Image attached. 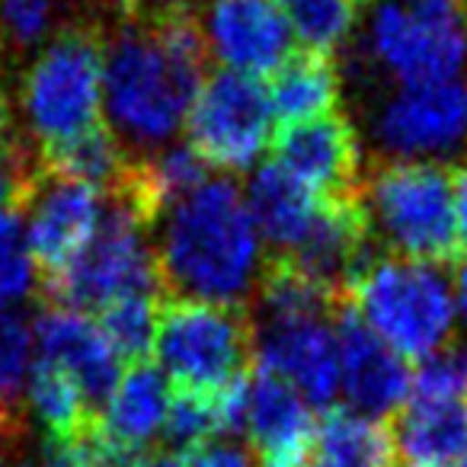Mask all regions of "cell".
<instances>
[{"label":"cell","instance_id":"cell-5","mask_svg":"<svg viewBox=\"0 0 467 467\" xmlns=\"http://www.w3.org/2000/svg\"><path fill=\"white\" fill-rule=\"evenodd\" d=\"M346 298L349 311L400 358H426L448 346L458 324V298L441 269L429 263L371 260Z\"/></svg>","mask_w":467,"mask_h":467},{"label":"cell","instance_id":"cell-21","mask_svg":"<svg viewBox=\"0 0 467 467\" xmlns=\"http://www.w3.org/2000/svg\"><path fill=\"white\" fill-rule=\"evenodd\" d=\"M269 109L279 125H301L324 119L339 99V74L330 55H288L266 84Z\"/></svg>","mask_w":467,"mask_h":467},{"label":"cell","instance_id":"cell-17","mask_svg":"<svg viewBox=\"0 0 467 467\" xmlns=\"http://www.w3.org/2000/svg\"><path fill=\"white\" fill-rule=\"evenodd\" d=\"M314 416L311 407L285 381L256 371L247 378V407L244 429L260 451V467H279L288 461L314 454Z\"/></svg>","mask_w":467,"mask_h":467},{"label":"cell","instance_id":"cell-4","mask_svg":"<svg viewBox=\"0 0 467 467\" xmlns=\"http://www.w3.org/2000/svg\"><path fill=\"white\" fill-rule=\"evenodd\" d=\"M106 42L93 26L55 33L20 78V116L42 150L103 125Z\"/></svg>","mask_w":467,"mask_h":467},{"label":"cell","instance_id":"cell-20","mask_svg":"<svg viewBox=\"0 0 467 467\" xmlns=\"http://www.w3.org/2000/svg\"><path fill=\"white\" fill-rule=\"evenodd\" d=\"M388 429L403 467H454L467 458V397L407 400Z\"/></svg>","mask_w":467,"mask_h":467},{"label":"cell","instance_id":"cell-32","mask_svg":"<svg viewBox=\"0 0 467 467\" xmlns=\"http://www.w3.org/2000/svg\"><path fill=\"white\" fill-rule=\"evenodd\" d=\"M467 397V346L448 343L420 358L413 371L410 400H464Z\"/></svg>","mask_w":467,"mask_h":467},{"label":"cell","instance_id":"cell-8","mask_svg":"<svg viewBox=\"0 0 467 467\" xmlns=\"http://www.w3.org/2000/svg\"><path fill=\"white\" fill-rule=\"evenodd\" d=\"M368 52L400 87L458 80L467 67V14L454 0H388L368 23Z\"/></svg>","mask_w":467,"mask_h":467},{"label":"cell","instance_id":"cell-34","mask_svg":"<svg viewBox=\"0 0 467 467\" xmlns=\"http://www.w3.org/2000/svg\"><path fill=\"white\" fill-rule=\"evenodd\" d=\"M186 467H260V464H256L254 451H247V448L237 445V441L214 439V441H208V445L189 451Z\"/></svg>","mask_w":467,"mask_h":467},{"label":"cell","instance_id":"cell-9","mask_svg":"<svg viewBox=\"0 0 467 467\" xmlns=\"http://www.w3.org/2000/svg\"><path fill=\"white\" fill-rule=\"evenodd\" d=\"M186 144L208 170L247 173L273 144L275 119L266 84L244 74L214 71L202 80L186 116Z\"/></svg>","mask_w":467,"mask_h":467},{"label":"cell","instance_id":"cell-13","mask_svg":"<svg viewBox=\"0 0 467 467\" xmlns=\"http://www.w3.org/2000/svg\"><path fill=\"white\" fill-rule=\"evenodd\" d=\"M199 29L205 55L244 78H266L292 55V33L275 0H208Z\"/></svg>","mask_w":467,"mask_h":467},{"label":"cell","instance_id":"cell-7","mask_svg":"<svg viewBox=\"0 0 467 467\" xmlns=\"http://www.w3.org/2000/svg\"><path fill=\"white\" fill-rule=\"evenodd\" d=\"M154 358L176 390L227 388L254 358V327L241 307L173 298L161 307Z\"/></svg>","mask_w":467,"mask_h":467},{"label":"cell","instance_id":"cell-38","mask_svg":"<svg viewBox=\"0 0 467 467\" xmlns=\"http://www.w3.org/2000/svg\"><path fill=\"white\" fill-rule=\"evenodd\" d=\"M14 129V99H10L7 84L0 80V138H7Z\"/></svg>","mask_w":467,"mask_h":467},{"label":"cell","instance_id":"cell-27","mask_svg":"<svg viewBox=\"0 0 467 467\" xmlns=\"http://www.w3.org/2000/svg\"><path fill=\"white\" fill-rule=\"evenodd\" d=\"M260 324H285V320L327 317L337 298L324 285L305 275L288 260H273L260 275Z\"/></svg>","mask_w":467,"mask_h":467},{"label":"cell","instance_id":"cell-43","mask_svg":"<svg viewBox=\"0 0 467 467\" xmlns=\"http://www.w3.org/2000/svg\"><path fill=\"white\" fill-rule=\"evenodd\" d=\"M454 4H458V0H454Z\"/></svg>","mask_w":467,"mask_h":467},{"label":"cell","instance_id":"cell-16","mask_svg":"<svg viewBox=\"0 0 467 467\" xmlns=\"http://www.w3.org/2000/svg\"><path fill=\"white\" fill-rule=\"evenodd\" d=\"M333 330H337L339 346V394H346L349 410L371 416V420L400 413L410 400V384H413L407 358L384 346L349 307Z\"/></svg>","mask_w":467,"mask_h":467},{"label":"cell","instance_id":"cell-29","mask_svg":"<svg viewBox=\"0 0 467 467\" xmlns=\"http://www.w3.org/2000/svg\"><path fill=\"white\" fill-rule=\"evenodd\" d=\"M97 320L122 362H144L154 352L157 324H161V305L154 295L112 301L97 314Z\"/></svg>","mask_w":467,"mask_h":467},{"label":"cell","instance_id":"cell-3","mask_svg":"<svg viewBox=\"0 0 467 467\" xmlns=\"http://www.w3.org/2000/svg\"><path fill=\"white\" fill-rule=\"evenodd\" d=\"M358 202L371 234L400 260L439 266L461 256L454 176L435 161H390L371 170Z\"/></svg>","mask_w":467,"mask_h":467},{"label":"cell","instance_id":"cell-40","mask_svg":"<svg viewBox=\"0 0 467 467\" xmlns=\"http://www.w3.org/2000/svg\"><path fill=\"white\" fill-rule=\"evenodd\" d=\"M0 467H23V461L16 458L14 445H4V441H0Z\"/></svg>","mask_w":467,"mask_h":467},{"label":"cell","instance_id":"cell-12","mask_svg":"<svg viewBox=\"0 0 467 467\" xmlns=\"http://www.w3.org/2000/svg\"><path fill=\"white\" fill-rule=\"evenodd\" d=\"M256 371L285 381L307 407L330 410L339 397V346L327 317L260 324L254 330Z\"/></svg>","mask_w":467,"mask_h":467},{"label":"cell","instance_id":"cell-24","mask_svg":"<svg viewBox=\"0 0 467 467\" xmlns=\"http://www.w3.org/2000/svg\"><path fill=\"white\" fill-rule=\"evenodd\" d=\"M129 167H131L129 150L112 135L109 125H97V129L84 131V135L71 138V141L42 150L39 157L42 173L84 182V186H93L99 192L103 189L116 192L119 182L129 173Z\"/></svg>","mask_w":467,"mask_h":467},{"label":"cell","instance_id":"cell-15","mask_svg":"<svg viewBox=\"0 0 467 467\" xmlns=\"http://www.w3.org/2000/svg\"><path fill=\"white\" fill-rule=\"evenodd\" d=\"M33 337L36 358L65 371L84 390L93 410L103 407L112 384L122 375V358L109 346L99 320L87 311L52 305L33 320Z\"/></svg>","mask_w":467,"mask_h":467},{"label":"cell","instance_id":"cell-26","mask_svg":"<svg viewBox=\"0 0 467 467\" xmlns=\"http://www.w3.org/2000/svg\"><path fill=\"white\" fill-rule=\"evenodd\" d=\"M36 365L33 320L20 311L0 314V441L16 445L23 435V397Z\"/></svg>","mask_w":467,"mask_h":467},{"label":"cell","instance_id":"cell-30","mask_svg":"<svg viewBox=\"0 0 467 467\" xmlns=\"http://www.w3.org/2000/svg\"><path fill=\"white\" fill-rule=\"evenodd\" d=\"M39 279L20 212H0V314L16 311L36 292Z\"/></svg>","mask_w":467,"mask_h":467},{"label":"cell","instance_id":"cell-37","mask_svg":"<svg viewBox=\"0 0 467 467\" xmlns=\"http://www.w3.org/2000/svg\"><path fill=\"white\" fill-rule=\"evenodd\" d=\"M135 467H186V461L176 451H154V454L144 451L141 458L135 461Z\"/></svg>","mask_w":467,"mask_h":467},{"label":"cell","instance_id":"cell-11","mask_svg":"<svg viewBox=\"0 0 467 467\" xmlns=\"http://www.w3.org/2000/svg\"><path fill=\"white\" fill-rule=\"evenodd\" d=\"M23 231L39 273L55 275L90 244L106 218V195L93 186L61 176L36 173L23 199Z\"/></svg>","mask_w":467,"mask_h":467},{"label":"cell","instance_id":"cell-28","mask_svg":"<svg viewBox=\"0 0 467 467\" xmlns=\"http://www.w3.org/2000/svg\"><path fill=\"white\" fill-rule=\"evenodd\" d=\"M292 42L305 52L330 55L352 36L358 20L356 0H275Z\"/></svg>","mask_w":467,"mask_h":467},{"label":"cell","instance_id":"cell-19","mask_svg":"<svg viewBox=\"0 0 467 467\" xmlns=\"http://www.w3.org/2000/svg\"><path fill=\"white\" fill-rule=\"evenodd\" d=\"M170 397L173 390L157 365L131 362L129 368H122L109 397L99 407L97 426L119 445L144 451L150 441L163 435Z\"/></svg>","mask_w":467,"mask_h":467},{"label":"cell","instance_id":"cell-42","mask_svg":"<svg viewBox=\"0 0 467 467\" xmlns=\"http://www.w3.org/2000/svg\"><path fill=\"white\" fill-rule=\"evenodd\" d=\"M180 4H189V0H180Z\"/></svg>","mask_w":467,"mask_h":467},{"label":"cell","instance_id":"cell-25","mask_svg":"<svg viewBox=\"0 0 467 467\" xmlns=\"http://www.w3.org/2000/svg\"><path fill=\"white\" fill-rule=\"evenodd\" d=\"M23 410L42 429V439H74L97 422L84 390L65 371L52 368L39 358H36L33 375H29Z\"/></svg>","mask_w":467,"mask_h":467},{"label":"cell","instance_id":"cell-23","mask_svg":"<svg viewBox=\"0 0 467 467\" xmlns=\"http://www.w3.org/2000/svg\"><path fill=\"white\" fill-rule=\"evenodd\" d=\"M394 439L381 420L349 407L324 410L314 426V464L317 467H390Z\"/></svg>","mask_w":467,"mask_h":467},{"label":"cell","instance_id":"cell-6","mask_svg":"<svg viewBox=\"0 0 467 467\" xmlns=\"http://www.w3.org/2000/svg\"><path fill=\"white\" fill-rule=\"evenodd\" d=\"M154 224L122 195H112L103 224L84 250L46 279V288L55 305L74 311L99 314L112 301L131 295H154L161 288L157 269Z\"/></svg>","mask_w":467,"mask_h":467},{"label":"cell","instance_id":"cell-10","mask_svg":"<svg viewBox=\"0 0 467 467\" xmlns=\"http://www.w3.org/2000/svg\"><path fill=\"white\" fill-rule=\"evenodd\" d=\"M371 131L397 161H429L467 141V80L400 87L378 106Z\"/></svg>","mask_w":467,"mask_h":467},{"label":"cell","instance_id":"cell-35","mask_svg":"<svg viewBox=\"0 0 467 467\" xmlns=\"http://www.w3.org/2000/svg\"><path fill=\"white\" fill-rule=\"evenodd\" d=\"M454 218H458V241L467 250V161L454 170Z\"/></svg>","mask_w":467,"mask_h":467},{"label":"cell","instance_id":"cell-18","mask_svg":"<svg viewBox=\"0 0 467 467\" xmlns=\"http://www.w3.org/2000/svg\"><path fill=\"white\" fill-rule=\"evenodd\" d=\"M244 199H247L250 218L260 231L263 247H273L279 260H288L307 241V234L324 208V202L307 192L298 180H292L279 163L256 167L247 180Z\"/></svg>","mask_w":467,"mask_h":467},{"label":"cell","instance_id":"cell-41","mask_svg":"<svg viewBox=\"0 0 467 467\" xmlns=\"http://www.w3.org/2000/svg\"><path fill=\"white\" fill-rule=\"evenodd\" d=\"M454 467H467V458H464V461H461V464H454Z\"/></svg>","mask_w":467,"mask_h":467},{"label":"cell","instance_id":"cell-31","mask_svg":"<svg viewBox=\"0 0 467 467\" xmlns=\"http://www.w3.org/2000/svg\"><path fill=\"white\" fill-rule=\"evenodd\" d=\"M58 26V0H0V58L36 55Z\"/></svg>","mask_w":467,"mask_h":467},{"label":"cell","instance_id":"cell-1","mask_svg":"<svg viewBox=\"0 0 467 467\" xmlns=\"http://www.w3.org/2000/svg\"><path fill=\"white\" fill-rule=\"evenodd\" d=\"M205 42L186 4L170 0L131 20L103 55V116L138 157L173 144L205 80Z\"/></svg>","mask_w":467,"mask_h":467},{"label":"cell","instance_id":"cell-36","mask_svg":"<svg viewBox=\"0 0 467 467\" xmlns=\"http://www.w3.org/2000/svg\"><path fill=\"white\" fill-rule=\"evenodd\" d=\"M109 4L122 16H129V20H144V16L154 14L157 7H163V4H170V0H109Z\"/></svg>","mask_w":467,"mask_h":467},{"label":"cell","instance_id":"cell-22","mask_svg":"<svg viewBox=\"0 0 467 467\" xmlns=\"http://www.w3.org/2000/svg\"><path fill=\"white\" fill-rule=\"evenodd\" d=\"M244 407H247V378L218 390H173L163 439L176 454L195 451L227 432H241Z\"/></svg>","mask_w":467,"mask_h":467},{"label":"cell","instance_id":"cell-39","mask_svg":"<svg viewBox=\"0 0 467 467\" xmlns=\"http://www.w3.org/2000/svg\"><path fill=\"white\" fill-rule=\"evenodd\" d=\"M454 298H458V311L467 314V263L458 273V285H454Z\"/></svg>","mask_w":467,"mask_h":467},{"label":"cell","instance_id":"cell-33","mask_svg":"<svg viewBox=\"0 0 467 467\" xmlns=\"http://www.w3.org/2000/svg\"><path fill=\"white\" fill-rule=\"evenodd\" d=\"M39 170L29 163V154L16 135L0 138V212H16L26 199Z\"/></svg>","mask_w":467,"mask_h":467},{"label":"cell","instance_id":"cell-14","mask_svg":"<svg viewBox=\"0 0 467 467\" xmlns=\"http://www.w3.org/2000/svg\"><path fill=\"white\" fill-rule=\"evenodd\" d=\"M275 157L292 180H298L320 202L356 199L362 141L346 116L314 119V122L288 125L273 138Z\"/></svg>","mask_w":467,"mask_h":467},{"label":"cell","instance_id":"cell-2","mask_svg":"<svg viewBox=\"0 0 467 467\" xmlns=\"http://www.w3.org/2000/svg\"><path fill=\"white\" fill-rule=\"evenodd\" d=\"M161 285L180 298L237 307L263 275V241L244 189L231 176H208L157 218Z\"/></svg>","mask_w":467,"mask_h":467}]
</instances>
